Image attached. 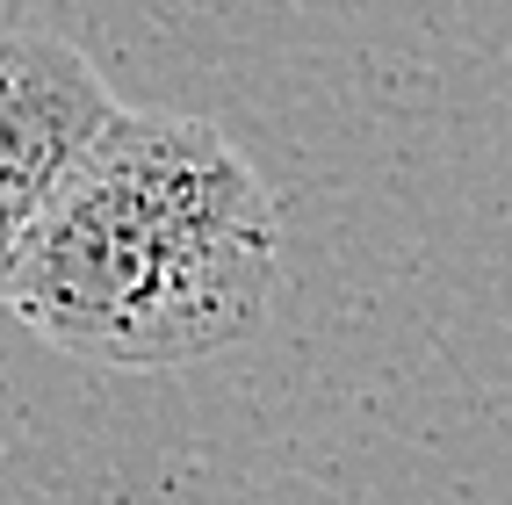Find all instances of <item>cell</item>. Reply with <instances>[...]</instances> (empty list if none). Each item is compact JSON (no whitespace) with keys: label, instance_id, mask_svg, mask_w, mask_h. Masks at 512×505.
<instances>
[{"label":"cell","instance_id":"obj_1","mask_svg":"<svg viewBox=\"0 0 512 505\" xmlns=\"http://www.w3.org/2000/svg\"><path fill=\"white\" fill-rule=\"evenodd\" d=\"M282 296V202L217 123L109 109L0 282L44 347L94 368H188L253 340Z\"/></svg>","mask_w":512,"mask_h":505},{"label":"cell","instance_id":"obj_2","mask_svg":"<svg viewBox=\"0 0 512 505\" xmlns=\"http://www.w3.org/2000/svg\"><path fill=\"white\" fill-rule=\"evenodd\" d=\"M116 94L94 58L51 29H8L0 37V282L51 202L73 152L109 123Z\"/></svg>","mask_w":512,"mask_h":505}]
</instances>
